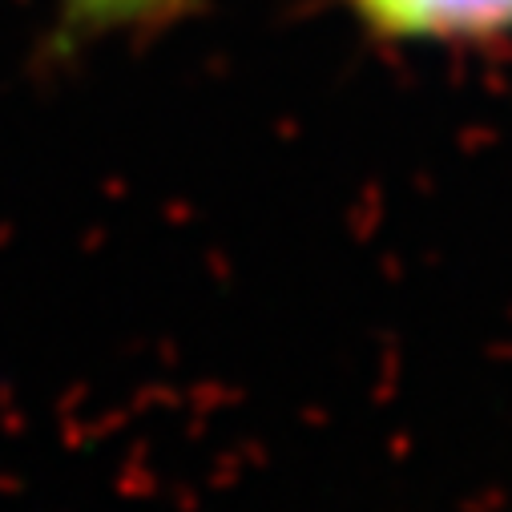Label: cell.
Here are the masks:
<instances>
[{
	"mask_svg": "<svg viewBox=\"0 0 512 512\" xmlns=\"http://www.w3.org/2000/svg\"><path fill=\"white\" fill-rule=\"evenodd\" d=\"M388 33H484L512 21V0H359Z\"/></svg>",
	"mask_w": 512,
	"mask_h": 512,
	"instance_id": "6da1fadb",
	"label": "cell"
},
{
	"mask_svg": "<svg viewBox=\"0 0 512 512\" xmlns=\"http://www.w3.org/2000/svg\"><path fill=\"white\" fill-rule=\"evenodd\" d=\"M158 5H166V0H69V9L89 21H125V17L150 13Z\"/></svg>",
	"mask_w": 512,
	"mask_h": 512,
	"instance_id": "7a4b0ae2",
	"label": "cell"
}]
</instances>
